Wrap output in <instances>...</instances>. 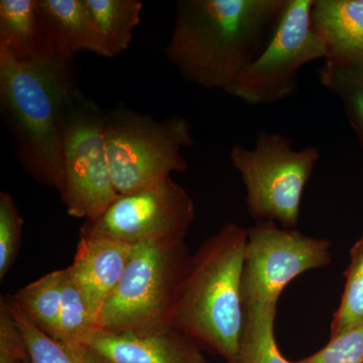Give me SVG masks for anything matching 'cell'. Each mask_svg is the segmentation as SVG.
<instances>
[{
    "instance_id": "1",
    "label": "cell",
    "mask_w": 363,
    "mask_h": 363,
    "mask_svg": "<svg viewBox=\"0 0 363 363\" xmlns=\"http://www.w3.org/2000/svg\"><path fill=\"white\" fill-rule=\"evenodd\" d=\"M288 0H179L167 58L182 78L230 89L276 32Z\"/></svg>"
},
{
    "instance_id": "2",
    "label": "cell",
    "mask_w": 363,
    "mask_h": 363,
    "mask_svg": "<svg viewBox=\"0 0 363 363\" xmlns=\"http://www.w3.org/2000/svg\"><path fill=\"white\" fill-rule=\"evenodd\" d=\"M73 69L21 63L0 49V105L18 162L33 180L64 188V125Z\"/></svg>"
},
{
    "instance_id": "3",
    "label": "cell",
    "mask_w": 363,
    "mask_h": 363,
    "mask_svg": "<svg viewBox=\"0 0 363 363\" xmlns=\"http://www.w3.org/2000/svg\"><path fill=\"white\" fill-rule=\"evenodd\" d=\"M247 229L225 224L191 255L171 327L207 344L231 363L238 358L245 312L241 276Z\"/></svg>"
},
{
    "instance_id": "4",
    "label": "cell",
    "mask_w": 363,
    "mask_h": 363,
    "mask_svg": "<svg viewBox=\"0 0 363 363\" xmlns=\"http://www.w3.org/2000/svg\"><path fill=\"white\" fill-rule=\"evenodd\" d=\"M190 259L185 240L133 245L123 278L100 314L98 329L147 332L171 327Z\"/></svg>"
},
{
    "instance_id": "5",
    "label": "cell",
    "mask_w": 363,
    "mask_h": 363,
    "mask_svg": "<svg viewBox=\"0 0 363 363\" xmlns=\"http://www.w3.org/2000/svg\"><path fill=\"white\" fill-rule=\"evenodd\" d=\"M229 157L245 184L250 216L284 228L297 226L306 185L320 160L319 149L295 150L292 138L264 130L252 149L236 143Z\"/></svg>"
},
{
    "instance_id": "6",
    "label": "cell",
    "mask_w": 363,
    "mask_h": 363,
    "mask_svg": "<svg viewBox=\"0 0 363 363\" xmlns=\"http://www.w3.org/2000/svg\"><path fill=\"white\" fill-rule=\"evenodd\" d=\"M106 143L114 186L119 195L156 186L173 173L187 171L184 149L194 143L188 119L152 117L117 109L106 116Z\"/></svg>"
},
{
    "instance_id": "7",
    "label": "cell",
    "mask_w": 363,
    "mask_h": 363,
    "mask_svg": "<svg viewBox=\"0 0 363 363\" xmlns=\"http://www.w3.org/2000/svg\"><path fill=\"white\" fill-rule=\"evenodd\" d=\"M64 188L61 199L72 217L95 220L118 198L106 143V116L77 90L64 125Z\"/></svg>"
},
{
    "instance_id": "8",
    "label": "cell",
    "mask_w": 363,
    "mask_h": 363,
    "mask_svg": "<svg viewBox=\"0 0 363 363\" xmlns=\"http://www.w3.org/2000/svg\"><path fill=\"white\" fill-rule=\"evenodd\" d=\"M314 0H288L269 44L227 93L250 105L272 104L297 92L298 72L327 58L312 21Z\"/></svg>"
},
{
    "instance_id": "9",
    "label": "cell",
    "mask_w": 363,
    "mask_h": 363,
    "mask_svg": "<svg viewBox=\"0 0 363 363\" xmlns=\"http://www.w3.org/2000/svg\"><path fill=\"white\" fill-rule=\"evenodd\" d=\"M331 245L272 221L247 229L241 276L243 310L277 308L279 296L293 279L331 264Z\"/></svg>"
},
{
    "instance_id": "10",
    "label": "cell",
    "mask_w": 363,
    "mask_h": 363,
    "mask_svg": "<svg viewBox=\"0 0 363 363\" xmlns=\"http://www.w3.org/2000/svg\"><path fill=\"white\" fill-rule=\"evenodd\" d=\"M194 215L192 198L169 178L152 187L119 195L99 218L85 221L81 236L131 245L147 240H185Z\"/></svg>"
},
{
    "instance_id": "11",
    "label": "cell",
    "mask_w": 363,
    "mask_h": 363,
    "mask_svg": "<svg viewBox=\"0 0 363 363\" xmlns=\"http://www.w3.org/2000/svg\"><path fill=\"white\" fill-rule=\"evenodd\" d=\"M81 346L95 363H206L191 338L172 327L147 332L97 329Z\"/></svg>"
},
{
    "instance_id": "12",
    "label": "cell",
    "mask_w": 363,
    "mask_h": 363,
    "mask_svg": "<svg viewBox=\"0 0 363 363\" xmlns=\"http://www.w3.org/2000/svg\"><path fill=\"white\" fill-rule=\"evenodd\" d=\"M0 49L21 63L72 66L69 57L50 33L37 0L0 1Z\"/></svg>"
},
{
    "instance_id": "13",
    "label": "cell",
    "mask_w": 363,
    "mask_h": 363,
    "mask_svg": "<svg viewBox=\"0 0 363 363\" xmlns=\"http://www.w3.org/2000/svg\"><path fill=\"white\" fill-rule=\"evenodd\" d=\"M131 248L133 245L123 241L81 236L73 262L67 267L97 325L105 304L123 278Z\"/></svg>"
},
{
    "instance_id": "14",
    "label": "cell",
    "mask_w": 363,
    "mask_h": 363,
    "mask_svg": "<svg viewBox=\"0 0 363 363\" xmlns=\"http://www.w3.org/2000/svg\"><path fill=\"white\" fill-rule=\"evenodd\" d=\"M312 21L326 45L325 61L363 66V0H314Z\"/></svg>"
},
{
    "instance_id": "15",
    "label": "cell",
    "mask_w": 363,
    "mask_h": 363,
    "mask_svg": "<svg viewBox=\"0 0 363 363\" xmlns=\"http://www.w3.org/2000/svg\"><path fill=\"white\" fill-rule=\"evenodd\" d=\"M40 13L59 47L74 58L80 52L105 57L84 0H37Z\"/></svg>"
},
{
    "instance_id": "16",
    "label": "cell",
    "mask_w": 363,
    "mask_h": 363,
    "mask_svg": "<svg viewBox=\"0 0 363 363\" xmlns=\"http://www.w3.org/2000/svg\"><path fill=\"white\" fill-rule=\"evenodd\" d=\"M95 32L105 52L113 58L130 47L140 23L143 4L140 0H84Z\"/></svg>"
},
{
    "instance_id": "17",
    "label": "cell",
    "mask_w": 363,
    "mask_h": 363,
    "mask_svg": "<svg viewBox=\"0 0 363 363\" xmlns=\"http://www.w3.org/2000/svg\"><path fill=\"white\" fill-rule=\"evenodd\" d=\"M65 269L45 274L6 298L40 331L50 337H59L60 315Z\"/></svg>"
},
{
    "instance_id": "18",
    "label": "cell",
    "mask_w": 363,
    "mask_h": 363,
    "mask_svg": "<svg viewBox=\"0 0 363 363\" xmlns=\"http://www.w3.org/2000/svg\"><path fill=\"white\" fill-rule=\"evenodd\" d=\"M245 322L235 363H291L283 357L274 339L277 308L243 310Z\"/></svg>"
},
{
    "instance_id": "19",
    "label": "cell",
    "mask_w": 363,
    "mask_h": 363,
    "mask_svg": "<svg viewBox=\"0 0 363 363\" xmlns=\"http://www.w3.org/2000/svg\"><path fill=\"white\" fill-rule=\"evenodd\" d=\"M318 77L329 92L340 99L363 147V66L325 61Z\"/></svg>"
},
{
    "instance_id": "20",
    "label": "cell",
    "mask_w": 363,
    "mask_h": 363,
    "mask_svg": "<svg viewBox=\"0 0 363 363\" xmlns=\"http://www.w3.org/2000/svg\"><path fill=\"white\" fill-rule=\"evenodd\" d=\"M4 301L25 340L26 363H95L82 346L70 345L50 337L7 298Z\"/></svg>"
},
{
    "instance_id": "21",
    "label": "cell",
    "mask_w": 363,
    "mask_h": 363,
    "mask_svg": "<svg viewBox=\"0 0 363 363\" xmlns=\"http://www.w3.org/2000/svg\"><path fill=\"white\" fill-rule=\"evenodd\" d=\"M345 279L340 305L332 321L331 337L363 326V235L351 248Z\"/></svg>"
},
{
    "instance_id": "22",
    "label": "cell",
    "mask_w": 363,
    "mask_h": 363,
    "mask_svg": "<svg viewBox=\"0 0 363 363\" xmlns=\"http://www.w3.org/2000/svg\"><path fill=\"white\" fill-rule=\"evenodd\" d=\"M97 329V322L89 306L72 279L68 269H65L58 340L70 345L81 346Z\"/></svg>"
},
{
    "instance_id": "23",
    "label": "cell",
    "mask_w": 363,
    "mask_h": 363,
    "mask_svg": "<svg viewBox=\"0 0 363 363\" xmlns=\"http://www.w3.org/2000/svg\"><path fill=\"white\" fill-rule=\"evenodd\" d=\"M23 219L13 196L0 193V281L13 267L21 245Z\"/></svg>"
},
{
    "instance_id": "24",
    "label": "cell",
    "mask_w": 363,
    "mask_h": 363,
    "mask_svg": "<svg viewBox=\"0 0 363 363\" xmlns=\"http://www.w3.org/2000/svg\"><path fill=\"white\" fill-rule=\"evenodd\" d=\"M296 363H363V326L333 336L321 350Z\"/></svg>"
},
{
    "instance_id": "25",
    "label": "cell",
    "mask_w": 363,
    "mask_h": 363,
    "mask_svg": "<svg viewBox=\"0 0 363 363\" xmlns=\"http://www.w3.org/2000/svg\"><path fill=\"white\" fill-rule=\"evenodd\" d=\"M25 340L6 301L0 303V363H26Z\"/></svg>"
}]
</instances>
